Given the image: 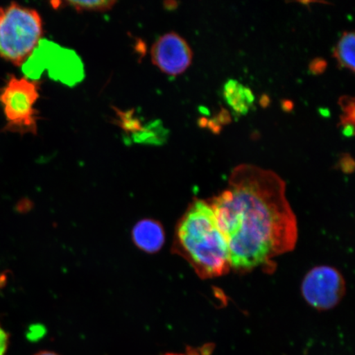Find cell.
Returning a JSON list of instances; mask_svg holds the SVG:
<instances>
[{
	"mask_svg": "<svg viewBox=\"0 0 355 355\" xmlns=\"http://www.w3.org/2000/svg\"><path fill=\"white\" fill-rule=\"evenodd\" d=\"M35 355H59V354H57L54 352H42L35 354Z\"/></svg>",
	"mask_w": 355,
	"mask_h": 355,
	"instance_id": "d6986e66",
	"label": "cell"
},
{
	"mask_svg": "<svg viewBox=\"0 0 355 355\" xmlns=\"http://www.w3.org/2000/svg\"><path fill=\"white\" fill-rule=\"evenodd\" d=\"M208 121L205 118H202L201 121H199L200 126L206 127L207 126Z\"/></svg>",
	"mask_w": 355,
	"mask_h": 355,
	"instance_id": "ac0fdd59",
	"label": "cell"
},
{
	"mask_svg": "<svg viewBox=\"0 0 355 355\" xmlns=\"http://www.w3.org/2000/svg\"><path fill=\"white\" fill-rule=\"evenodd\" d=\"M65 6L73 8L78 12H106L112 8L116 1H67L62 2Z\"/></svg>",
	"mask_w": 355,
	"mask_h": 355,
	"instance_id": "30bf717a",
	"label": "cell"
},
{
	"mask_svg": "<svg viewBox=\"0 0 355 355\" xmlns=\"http://www.w3.org/2000/svg\"><path fill=\"white\" fill-rule=\"evenodd\" d=\"M39 96V83L34 80L15 76L8 79L0 92L7 130L21 135L37 133L38 112L35 105Z\"/></svg>",
	"mask_w": 355,
	"mask_h": 355,
	"instance_id": "277c9868",
	"label": "cell"
},
{
	"mask_svg": "<svg viewBox=\"0 0 355 355\" xmlns=\"http://www.w3.org/2000/svg\"><path fill=\"white\" fill-rule=\"evenodd\" d=\"M43 35V21L37 10L16 3L0 8V57L22 66Z\"/></svg>",
	"mask_w": 355,
	"mask_h": 355,
	"instance_id": "3957f363",
	"label": "cell"
},
{
	"mask_svg": "<svg viewBox=\"0 0 355 355\" xmlns=\"http://www.w3.org/2000/svg\"><path fill=\"white\" fill-rule=\"evenodd\" d=\"M173 251L203 279L223 277L232 270L227 241L207 200L195 199L178 222Z\"/></svg>",
	"mask_w": 355,
	"mask_h": 355,
	"instance_id": "7a4b0ae2",
	"label": "cell"
},
{
	"mask_svg": "<svg viewBox=\"0 0 355 355\" xmlns=\"http://www.w3.org/2000/svg\"><path fill=\"white\" fill-rule=\"evenodd\" d=\"M132 241L139 250L154 254L165 243L166 235L158 221L146 219L139 222L132 229Z\"/></svg>",
	"mask_w": 355,
	"mask_h": 355,
	"instance_id": "52a82bcc",
	"label": "cell"
},
{
	"mask_svg": "<svg viewBox=\"0 0 355 355\" xmlns=\"http://www.w3.org/2000/svg\"><path fill=\"white\" fill-rule=\"evenodd\" d=\"M327 62L322 59L314 60L309 65L310 72L313 74H321L327 68Z\"/></svg>",
	"mask_w": 355,
	"mask_h": 355,
	"instance_id": "4fadbf2b",
	"label": "cell"
},
{
	"mask_svg": "<svg viewBox=\"0 0 355 355\" xmlns=\"http://www.w3.org/2000/svg\"><path fill=\"white\" fill-rule=\"evenodd\" d=\"M340 166L343 171L346 173L352 172L354 167L353 158L349 154L343 155L340 161Z\"/></svg>",
	"mask_w": 355,
	"mask_h": 355,
	"instance_id": "5bb4252c",
	"label": "cell"
},
{
	"mask_svg": "<svg viewBox=\"0 0 355 355\" xmlns=\"http://www.w3.org/2000/svg\"><path fill=\"white\" fill-rule=\"evenodd\" d=\"M8 344H10V335L0 325V355H6Z\"/></svg>",
	"mask_w": 355,
	"mask_h": 355,
	"instance_id": "7c38bea8",
	"label": "cell"
},
{
	"mask_svg": "<svg viewBox=\"0 0 355 355\" xmlns=\"http://www.w3.org/2000/svg\"><path fill=\"white\" fill-rule=\"evenodd\" d=\"M345 281L338 270L318 266L305 275L301 292L311 307L320 311L334 309L345 294Z\"/></svg>",
	"mask_w": 355,
	"mask_h": 355,
	"instance_id": "5b68a950",
	"label": "cell"
},
{
	"mask_svg": "<svg viewBox=\"0 0 355 355\" xmlns=\"http://www.w3.org/2000/svg\"><path fill=\"white\" fill-rule=\"evenodd\" d=\"M217 121L220 123H229L230 122V116L228 111L221 110L218 117L216 118Z\"/></svg>",
	"mask_w": 355,
	"mask_h": 355,
	"instance_id": "9a60e30c",
	"label": "cell"
},
{
	"mask_svg": "<svg viewBox=\"0 0 355 355\" xmlns=\"http://www.w3.org/2000/svg\"><path fill=\"white\" fill-rule=\"evenodd\" d=\"M165 355H184V354H165Z\"/></svg>",
	"mask_w": 355,
	"mask_h": 355,
	"instance_id": "ffe728a7",
	"label": "cell"
},
{
	"mask_svg": "<svg viewBox=\"0 0 355 355\" xmlns=\"http://www.w3.org/2000/svg\"><path fill=\"white\" fill-rule=\"evenodd\" d=\"M293 107H294V105H293L291 101H284L282 102V108L286 111H291Z\"/></svg>",
	"mask_w": 355,
	"mask_h": 355,
	"instance_id": "e0dca14e",
	"label": "cell"
},
{
	"mask_svg": "<svg viewBox=\"0 0 355 355\" xmlns=\"http://www.w3.org/2000/svg\"><path fill=\"white\" fill-rule=\"evenodd\" d=\"M150 55L153 63L171 76L184 73L193 60L189 44L175 33H168L159 37L153 44Z\"/></svg>",
	"mask_w": 355,
	"mask_h": 355,
	"instance_id": "8992f818",
	"label": "cell"
},
{
	"mask_svg": "<svg viewBox=\"0 0 355 355\" xmlns=\"http://www.w3.org/2000/svg\"><path fill=\"white\" fill-rule=\"evenodd\" d=\"M339 105L344 114L340 117L339 125H354V98L352 96H345L340 97Z\"/></svg>",
	"mask_w": 355,
	"mask_h": 355,
	"instance_id": "8fae6325",
	"label": "cell"
},
{
	"mask_svg": "<svg viewBox=\"0 0 355 355\" xmlns=\"http://www.w3.org/2000/svg\"><path fill=\"white\" fill-rule=\"evenodd\" d=\"M354 32H345L336 44L333 51V56L343 69H346L354 73Z\"/></svg>",
	"mask_w": 355,
	"mask_h": 355,
	"instance_id": "9c48e42d",
	"label": "cell"
},
{
	"mask_svg": "<svg viewBox=\"0 0 355 355\" xmlns=\"http://www.w3.org/2000/svg\"><path fill=\"white\" fill-rule=\"evenodd\" d=\"M223 95L227 104L239 115L248 114L255 99L250 89L235 79H230L225 83Z\"/></svg>",
	"mask_w": 355,
	"mask_h": 355,
	"instance_id": "ba28073f",
	"label": "cell"
},
{
	"mask_svg": "<svg viewBox=\"0 0 355 355\" xmlns=\"http://www.w3.org/2000/svg\"><path fill=\"white\" fill-rule=\"evenodd\" d=\"M343 135L347 137H353L354 135V125H345L343 128Z\"/></svg>",
	"mask_w": 355,
	"mask_h": 355,
	"instance_id": "2e32d148",
	"label": "cell"
},
{
	"mask_svg": "<svg viewBox=\"0 0 355 355\" xmlns=\"http://www.w3.org/2000/svg\"><path fill=\"white\" fill-rule=\"evenodd\" d=\"M209 202L227 241L232 269L272 273L274 259L295 250L298 222L286 198V182L272 171L242 164L228 186Z\"/></svg>",
	"mask_w": 355,
	"mask_h": 355,
	"instance_id": "6da1fadb",
	"label": "cell"
}]
</instances>
